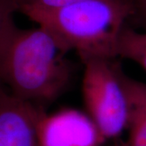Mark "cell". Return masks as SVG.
<instances>
[{
  "instance_id": "1",
  "label": "cell",
  "mask_w": 146,
  "mask_h": 146,
  "mask_svg": "<svg viewBox=\"0 0 146 146\" xmlns=\"http://www.w3.org/2000/svg\"><path fill=\"white\" fill-rule=\"evenodd\" d=\"M70 50L45 27L14 30L0 57V82L15 98L37 106L58 99L70 85Z\"/></svg>"
},
{
  "instance_id": "2",
  "label": "cell",
  "mask_w": 146,
  "mask_h": 146,
  "mask_svg": "<svg viewBox=\"0 0 146 146\" xmlns=\"http://www.w3.org/2000/svg\"><path fill=\"white\" fill-rule=\"evenodd\" d=\"M136 10L134 0H83L25 16L53 33L83 62L91 58L117 57L120 33Z\"/></svg>"
},
{
  "instance_id": "3",
  "label": "cell",
  "mask_w": 146,
  "mask_h": 146,
  "mask_svg": "<svg viewBox=\"0 0 146 146\" xmlns=\"http://www.w3.org/2000/svg\"><path fill=\"white\" fill-rule=\"evenodd\" d=\"M114 59L91 58L83 61L82 95L86 114L104 141L119 136L128 123L125 74Z\"/></svg>"
},
{
  "instance_id": "4",
  "label": "cell",
  "mask_w": 146,
  "mask_h": 146,
  "mask_svg": "<svg viewBox=\"0 0 146 146\" xmlns=\"http://www.w3.org/2000/svg\"><path fill=\"white\" fill-rule=\"evenodd\" d=\"M103 141L90 117L77 110L45 111L38 123V146H99Z\"/></svg>"
},
{
  "instance_id": "5",
  "label": "cell",
  "mask_w": 146,
  "mask_h": 146,
  "mask_svg": "<svg viewBox=\"0 0 146 146\" xmlns=\"http://www.w3.org/2000/svg\"><path fill=\"white\" fill-rule=\"evenodd\" d=\"M43 107L18 99L0 86V146H38Z\"/></svg>"
},
{
  "instance_id": "6",
  "label": "cell",
  "mask_w": 146,
  "mask_h": 146,
  "mask_svg": "<svg viewBox=\"0 0 146 146\" xmlns=\"http://www.w3.org/2000/svg\"><path fill=\"white\" fill-rule=\"evenodd\" d=\"M128 100V146H146V83L124 76Z\"/></svg>"
},
{
  "instance_id": "7",
  "label": "cell",
  "mask_w": 146,
  "mask_h": 146,
  "mask_svg": "<svg viewBox=\"0 0 146 146\" xmlns=\"http://www.w3.org/2000/svg\"><path fill=\"white\" fill-rule=\"evenodd\" d=\"M117 57L136 63L146 72V32L124 27L118 41Z\"/></svg>"
},
{
  "instance_id": "8",
  "label": "cell",
  "mask_w": 146,
  "mask_h": 146,
  "mask_svg": "<svg viewBox=\"0 0 146 146\" xmlns=\"http://www.w3.org/2000/svg\"><path fill=\"white\" fill-rule=\"evenodd\" d=\"M18 11V0H0V57L11 35L17 28L14 15Z\"/></svg>"
},
{
  "instance_id": "9",
  "label": "cell",
  "mask_w": 146,
  "mask_h": 146,
  "mask_svg": "<svg viewBox=\"0 0 146 146\" xmlns=\"http://www.w3.org/2000/svg\"><path fill=\"white\" fill-rule=\"evenodd\" d=\"M83 0H18L19 12L25 15L37 11H48Z\"/></svg>"
},
{
  "instance_id": "10",
  "label": "cell",
  "mask_w": 146,
  "mask_h": 146,
  "mask_svg": "<svg viewBox=\"0 0 146 146\" xmlns=\"http://www.w3.org/2000/svg\"><path fill=\"white\" fill-rule=\"evenodd\" d=\"M137 9L141 11L143 16H145V17L146 18V0H145L142 3H141L137 7Z\"/></svg>"
},
{
  "instance_id": "11",
  "label": "cell",
  "mask_w": 146,
  "mask_h": 146,
  "mask_svg": "<svg viewBox=\"0 0 146 146\" xmlns=\"http://www.w3.org/2000/svg\"><path fill=\"white\" fill-rule=\"evenodd\" d=\"M144 1H145V0H134V2L136 3V7H138V6L140 5L141 3H143Z\"/></svg>"
}]
</instances>
